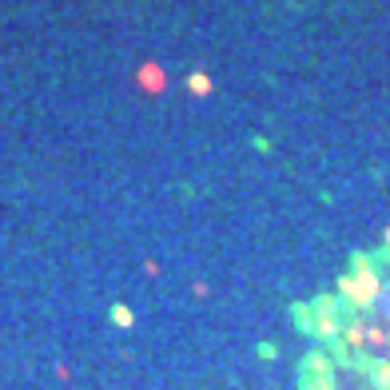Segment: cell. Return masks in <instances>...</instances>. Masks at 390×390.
Masks as SVG:
<instances>
[{"instance_id": "4", "label": "cell", "mask_w": 390, "mask_h": 390, "mask_svg": "<svg viewBox=\"0 0 390 390\" xmlns=\"http://www.w3.org/2000/svg\"><path fill=\"white\" fill-rule=\"evenodd\" d=\"M139 84L143 88H164V72L155 68V64H148V68L139 72Z\"/></svg>"}, {"instance_id": "7", "label": "cell", "mask_w": 390, "mask_h": 390, "mask_svg": "<svg viewBox=\"0 0 390 390\" xmlns=\"http://www.w3.org/2000/svg\"><path fill=\"white\" fill-rule=\"evenodd\" d=\"M259 359H275V343H259Z\"/></svg>"}, {"instance_id": "2", "label": "cell", "mask_w": 390, "mask_h": 390, "mask_svg": "<svg viewBox=\"0 0 390 390\" xmlns=\"http://www.w3.org/2000/svg\"><path fill=\"white\" fill-rule=\"evenodd\" d=\"M291 319L303 334H315V306L311 303H291Z\"/></svg>"}, {"instance_id": "5", "label": "cell", "mask_w": 390, "mask_h": 390, "mask_svg": "<svg viewBox=\"0 0 390 390\" xmlns=\"http://www.w3.org/2000/svg\"><path fill=\"white\" fill-rule=\"evenodd\" d=\"M187 88H192L195 96H208V92H211V80L203 76V72H192V76H187Z\"/></svg>"}, {"instance_id": "1", "label": "cell", "mask_w": 390, "mask_h": 390, "mask_svg": "<svg viewBox=\"0 0 390 390\" xmlns=\"http://www.w3.org/2000/svg\"><path fill=\"white\" fill-rule=\"evenodd\" d=\"M299 370H306V375H322V378H338V366H334V359L327 354V350H311Z\"/></svg>"}, {"instance_id": "3", "label": "cell", "mask_w": 390, "mask_h": 390, "mask_svg": "<svg viewBox=\"0 0 390 390\" xmlns=\"http://www.w3.org/2000/svg\"><path fill=\"white\" fill-rule=\"evenodd\" d=\"M299 387L303 390H338V378H322V375H306V370H299Z\"/></svg>"}, {"instance_id": "6", "label": "cell", "mask_w": 390, "mask_h": 390, "mask_svg": "<svg viewBox=\"0 0 390 390\" xmlns=\"http://www.w3.org/2000/svg\"><path fill=\"white\" fill-rule=\"evenodd\" d=\"M111 322H116V327H124V331H127V327L136 322V315H132V311H127L124 303H116V306H111Z\"/></svg>"}]
</instances>
